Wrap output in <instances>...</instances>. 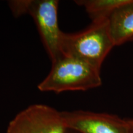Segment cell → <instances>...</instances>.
I'll list each match as a JSON object with an SVG mask.
<instances>
[{"instance_id":"obj_1","label":"cell","mask_w":133,"mask_h":133,"mask_svg":"<svg viewBox=\"0 0 133 133\" xmlns=\"http://www.w3.org/2000/svg\"><path fill=\"white\" fill-rule=\"evenodd\" d=\"M101 70L77 58L63 55L52 62L49 73L39 83L43 92L87 91L102 84Z\"/></svg>"},{"instance_id":"obj_2","label":"cell","mask_w":133,"mask_h":133,"mask_svg":"<svg viewBox=\"0 0 133 133\" xmlns=\"http://www.w3.org/2000/svg\"><path fill=\"white\" fill-rule=\"evenodd\" d=\"M115 46L108 20L92 22L82 31L64 32L62 35L63 55L77 58L100 70Z\"/></svg>"},{"instance_id":"obj_3","label":"cell","mask_w":133,"mask_h":133,"mask_svg":"<svg viewBox=\"0 0 133 133\" xmlns=\"http://www.w3.org/2000/svg\"><path fill=\"white\" fill-rule=\"evenodd\" d=\"M58 7L57 0H26L25 14L33 18L51 62L63 56L64 32L59 26Z\"/></svg>"},{"instance_id":"obj_4","label":"cell","mask_w":133,"mask_h":133,"mask_svg":"<svg viewBox=\"0 0 133 133\" xmlns=\"http://www.w3.org/2000/svg\"><path fill=\"white\" fill-rule=\"evenodd\" d=\"M61 112L34 104L20 112L8 124L6 133H66Z\"/></svg>"},{"instance_id":"obj_5","label":"cell","mask_w":133,"mask_h":133,"mask_svg":"<svg viewBox=\"0 0 133 133\" xmlns=\"http://www.w3.org/2000/svg\"><path fill=\"white\" fill-rule=\"evenodd\" d=\"M66 128L78 133H129L128 120L104 113L61 112Z\"/></svg>"},{"instance_id":"obj_6","label":"cell","mask_w":133,"mask_h":133,"mask_svg":"<svg viewBox=\"0 0 133 133\" xmlns=\"http://www.w3.org/2000/svg\"><path fill=\"white\" fill-rule=\"evenodd\" d=\"M108 22L115 46L133 41V0L118 8Z\"/></svg>"},{"instance_id":"obj_7","label":"cell","mask_w":133,"mask_h":133,"mask_svg":"<svg viewBox=\"0 0 133 133\" xmlns=\"http://www.w3.org/2000/svg\"><path fill=\"white\" fill-rule=\"evenodd\" d=\"M129 0H80L76 4L83 6L92 22L108 20L118 8Z\"/></svg>"},{"instance_id":"obj_8","label":"cell","mask_w":133,"mask_h":133,"mask_svg":"<svg viewBox=\"0 0 133 133\" xmlns=\"http://www.w3.org/2000/svg\"><path fill=\"white\" fill-rule=\"evenodd\" d=\"M129 124V133H133V119L128 120Z\"/></svg>"},{"instance_id":"obj_9","label":"cell","mask_w":133,"mask_h":133,"mask_svg":"<svg viewBox=\"0 0 133 133\" xmlns=\"http://www.w3.org/2000/svg\"><path fill=\"white\" fill-rule=\"evenodd\" d=\"M66 133H78L75 132V131H74L72 130H70V129H67V131H66Z\"/></svg>"}]
</instances>
